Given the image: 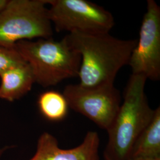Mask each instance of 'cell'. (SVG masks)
Returning <instances> with one entry per match:
<instances>
[{"mask_svg": "<svg viewBox=\"0 0 160 160\" xmlns=\"http://www.w3.org/2000/svg\"><path fill=\"white\" fill-rule=\"evenodd\" d=\"M100 143L97 132L88 131L79 145L72 148H61L56 138L43 132L38 140L35 154L28 160H100Z\"/></svg>", "mask_w": 160, "mask_h": 160, "instance_id": "ba28073f", "label": "cell"}, {"mask_svg": "<svg viewBox=\"0 0 160 160\" xmlns=\"http://www.w3.org/2000/svg\"><path fill=\"white\" fill-rule=\"evenodd\" d=\"M104 160H111L109 159V158H106V157H104ZM160 160V158H158V159H155V160Z\"/></svg>", "mask_w": 160, "mask_h": 160, "instance_id": "9a60e30c", "label": "cell"}, {"mask_svg": "<svg viewBox=\"0 0 160 160\" xmlns=\"http://www.w3.org/2000/svg\"><path fill=\"white\" fill-rule=\"evenodd\" d=\"M147 80L141 75L130 77L123 101L107 131L109 138L103 157L111 160H129L133 144L152 120L155 109L151 108L145 93Z\"/></svg>", "mask_w": 160, "mask_h": 160, "instance_id": "7a4b0ae2", "label": "cell"}, {"mask_svg": "<svg viewBox=\"0 0 160 160\" xmlns=\"http://www.w3.org/2000/svg\"><path fill=\"white\" fill-rule=\"evenodd\" d=\"M47 0H10L0 11V46L14 48L21 40L52 38Z\"/></svg>", "mask_w": 160, "mask_h": 160, "instance_id": "277c9868", "label": "cell"}, {"mask_svg": "<svg viewBox=\"0 0 160 160\" xmlns=\"http://www.w3.org/2000/svg\"><path fill=\"white\" fill-rule=\"evenodd\" d=\"M128 65L132 74L143 75L147 80H160V7L154 0L147 1L139 39Z\"/></svg>", "mask_w": 160, "mask_h": 160, "instance_id": "52a82bcc", "label": "cell"}, {"mask_svg": "<svg viewBox=\"0 0 160 160\" xmlns=\"http://www.w3.org/2000/svg\"><path fill=\"white\" fill-rule=\"evenodd\" d=\"M7 0H0V11L3 9L7 2Z\"/></svg>", "mask_w": 160, "mask_h": 160, "instance_id": "4fadbf2b", "label": "cell"}, {"mask_svg": "<svg viewBox=\"0 0 160 160\" xmlns=\"http://www.w3.org/2000/svg\"><path fill=\"white\" fill-rule=\"evenodd\" d=\"M7 148H3L0 149V157L4 153V152L6 151Z\"/></svg>", "mask_w": 160, "mask_h": 160, "instance_id": "5bb4252c", "label": "cell"}, {"mask_svg": "<svg viewBox=\"0 0 160 160\" xmlns=\"http://www.w3.org/2000/svg\"><path fill=\"white\" fill-rule=\"evenodd\" d=\"M29 64L35 83L43 87L56 86L62 81L78 77L81 57L63 39L21 40L15 45Z\"/></svg>", "mask_w": 160, "mask_h": 160, "instance_id": "3957f363", "label": "cell"}, {"mask_svg": "<svg viewBox=\"0 0 160 160\" xmlns=\"http://www.w3.org/2000/svg\"><path fill=\"white\" fill-rule=\"evenodd\" d=\"M40 113L51 122L63 120L68 113V103L63 93L48 90L40 94L38 100Z\"/></svg>", "mask_w": 160, "mask_h": 160, "instance_id": "8fae6325", "label": "cell"}, {"mask_svg": "<svg viewBox=\"0 0 160 160\" xmlns=\"http://www.w3.org/2000/svg\"><path fill=\"white\" fill-rule=\"evenodd\" d=\"M64 39L81 57L79 84L88 87L114 84L137 43V39H119L109 33H71Z\"/></svg>", "mask_w": 160, "mask_h": 160, "instance_id": "6da1fadb", "label": "cell"}, {"mask_svg": "<svg viewBox=\"0 0 160 160\" xmlns=\"http://www.w3.org/2000/svg\"><path fill=\"white\" fill-rule=\"evenodd\" d=\"M26 62L16 47L0 46V74L6 70Z\"/></svg>", "mask_w": 160, "mask_h": 160, "instance_id": "7c38bea8", "label": "cell"}, {"mask_svg": "<svg viewBox=\"0 0 160 160\" xmlns=\"http://www.w3.org/2000/svg\"><path fill=\"white\" fill-rule=\"evenodd\" d=\"M160 158V108L155 109L154 116L139 135L132 148L129 160Z\"/></svg>", "mask_w": 160, "mask_h": 160, "instance_id": "30bf717a", "label": "cell"}, {"mask_svg": "<svg viewBox=\"0 0 160 160\" xmlns=\"http://www.w3.org/2000/svg\"><path fill=\"white\" fill-rule=\"evenodd\" d=\"M0 99L14 102L25 96L35 83L34 77L26 62L0 74Z\"/></svg>", "mask_w": 160, "mask_h": 160, "instance_id": "9c48e42d", "label": "cell"}, {"mask_svg": "<svg viewBox=\"0 0 160 160\" xmlns=\"http://www.w3.org/2000/svg\"><path fill=\"white\" fill-rule=\"evenodd\" d=\"M48 16L58 32L109 33L114 25L112 13L87 0H47Z\"/></svg>", "mask_w": 160, "mask_h": 160, "instance_id": "5b68a950", "label": "cell"}, {"mask_svg": "<svg viewBox=\"0 0 160 160\" xmlns=\"http://www.w3.org/2000/svg\"><path fill=\"white\" fill-rule=\"evenodd\" d=\"M62 93L69 109L106 131L113 122L122 103L120 92L114 84L92 87L69 84Z\"/></svg>", "mask_w": 160, "mask_h": 160, "instance_id": "8992f818", "label": "cell"}]
</instances>
